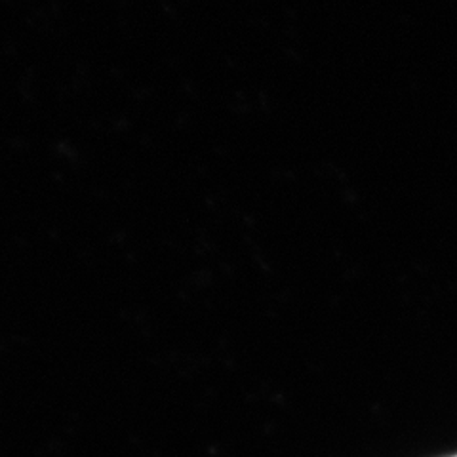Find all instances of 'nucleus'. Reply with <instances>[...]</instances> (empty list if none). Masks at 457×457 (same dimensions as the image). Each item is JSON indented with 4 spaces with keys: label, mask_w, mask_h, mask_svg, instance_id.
Here are the masks:
<instances>
[{
    "label": "nucleus",
    "mask_w": 457,
    "mask_h": 457,
    "mask_svg": "<svg viewBox=\"0 0 457 457\" xmlns=\"http://www.w3.org/2000/svg\"><path fill=\"white\" fill-rule=\"evenodd\" d=\"M453 457H457V455H453Z\"/></svg>",
    "instance_id": "1"
}]
</instances>
